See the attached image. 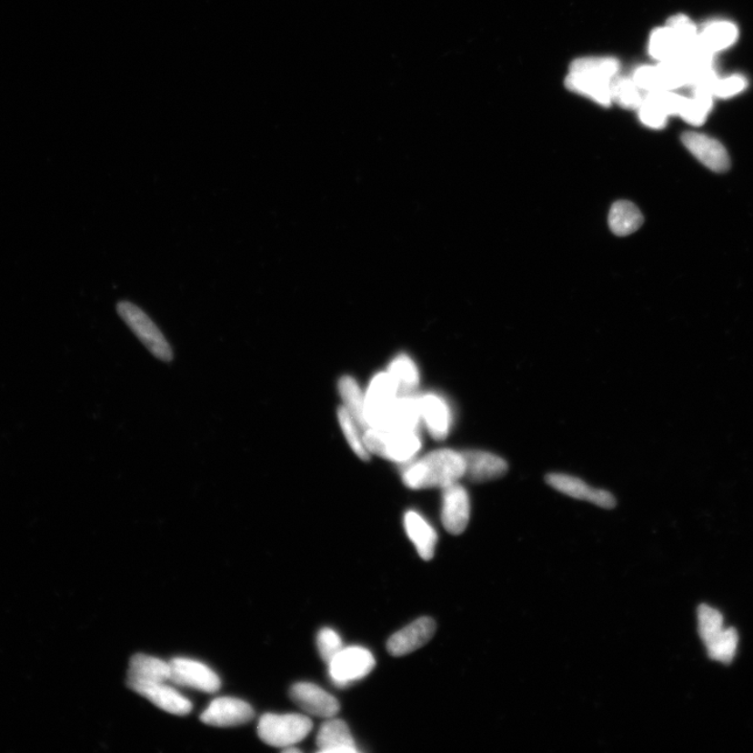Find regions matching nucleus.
<instances>
[{"instance_id":"4468645a","label":"nucleus","mask_w":753,"mask_h":753,"mask_svg":"<svg viewBox=\"0 0 753 753\" xmlns=\"http://www.w3.org/2000/svg\"><path fill=\"white\" fill-rule=\"evenodd\" d=\"M145 697L158 708L176 716H186L193 708L192 702L166 682L134 683L128 686Z\"/></svg>"},{"instance_id":"7c9ffc66","label":"nucleus","mask_w":753,"mask_h":753,"mask_svg":"<svg viewBox=\"0 0 753 753\" xmlns=\"http://www.w3.org/2000/svg\"><path fill=\"white\" fill-rule=\"evenodd\" d=\"M713 102L703 101L698 97H685L679 115L690 125L700 126L706 122Z\"/></svg>"},{"instance_id":"39448f33","label":"nucleus","mask_w":753,"mask_h":753,"mask_svg":"<svg viewBox=\"0 0 753 753\" xmlns=\"http://www.w3.org/2000/svg\"><path fill=\"white\" fill-rule=\"evenodd\" d=\"M116 311L124 323L130 327L155 357L165 362L173 360V348L169 341L139 306L128 301H123L117 304Z\"/></svg>"},{"instance_id":"4be33fe9","label":"nucleus","mask_w":753,"mask_h":753,"mask_svg":"<svg viewBox=\"0 0 753 753\" xmlns=\"http://www.w3.org/2000/svg\"><path fill=\"white\" fill-rule=\"evenodd\" d=\"M422 420L417 397L399 396L396 401L386 431H417Z\"/></svg>"},{"instance_id":"7ed1b4c3","label":"nucleus","mask_w":753,"mask_h":753,"mask_svg":"<svg viewBox=\"0 0 753 753\" xmlns=\"http://www.w3.org/2000/svg\"><path fill=\"white\" fill-rule=\"evenodd\" d=\"M312 728L310 718L304 715L265 714L257 727V735L272 748H286L303 741Z\"/></svg>"},{"instance_id":"a878e982","label":"nucleus","mask_w":753,"mask_h":753,"mask_svg":"<svg viewBox=\"0 0 753 753\" xmlns=\"http://www.w3.org/2000/svg\"><path fill=\"white\" fill-rule=\"evenodd\" d=\"M737 38L738 29L728 21L709 24L699 34L700 44L711 54L723 51L734 45Z\"/></svg>"},{"instance_id":"423d86ee","label":"nucleus","mask_w":753,"mask_h":753,"mask_svg":"<svg viewBox=\"0 0 753 753\" xmlns=\"http://www.w3.org/2000/svg\"><path fill=\"white\" fill-rule=\"evenodd\" d=\"M399 397L392 376L376 374L369 383L365 400V417L368 428L386 431L390 415Z\"/></svg>"},{"instance_id":"20e7f679","label":"nucleus","mask_w":753,"mask_h":753,"mask_svg":"<svg viewBox=\"0 0 753 753\" xmlns=\"http://www.w3.org/2000/svg\"><path fill=\"white\" fill-rule=\"evenodd\" d=\"M362 437L371 455L397 463L408 462L422 447L417 431H382L368 428Z\"/></svg>"},{"instance_id":"2eb2a0df","label":"nucleus","mask_w":753,"mask_h":753,"mask_svg":"<svg viewBox=\"0 0 753 753\" xmlns=\"http://www.w3.org/2000/svg\"><path fill=\"white\" fill-rule=\"evenodd\" d=\"M546 479L550 487L569 497L589 501L604 508H613L617 506V500L610 492L595 489L580 478L563 473H552L548 474Z\"/></svg>"},{"instance_id":"2f4dec72","label":"nucleus","mask_w":753,"mask_h":753,"mask_svg":"<svg viewBox=\"0 0 753 753\" xmlns=\"http://www.w3.org/2000/svg\"><path fill=\"white\" fill-rule=\"evenodd\" d=\"M317 648L320 658H322L326 664L329 666L334 658L336 657V655L343 650L345 647L343 640H341V638L336 631H334L331 628H324V629L318 632Z\"/></svg>"},{"instance_id":"dca6fc26","label":"nucleus","mask_w":753,"mask_h":753,"mask_svg":"<svg viewBox=\"0 0 753 753\" xmlns=\"http://www.w3.org/2000/svg\"><path fill=\"white\" fill-rule=\"evenodd\" d=\"M462 453L465 460V476L473 483H486L505 477L508 466L504 458L493 453L480 450H466Z\"/></svg>"},{"instance_id":"412c9836","label":"nucleus","mask_w":753,"mask_h":753,"mask_svg":"<svg viewBox=\"0 0 753 753\" xmlns=\"http://www.w3.org/2000/svg\"><path fill=\"white\" fill-rule=\"evenodd\" d=\"M686 46L678 35L669 26L655 30L648 44L651 57L660 62L681 58Z\"/></svg>"},{"instance_id":"473e14b6","label":"nucleus","mask_w":753,"mask_h":753,"mask_svg":"<svg viewBox=\"0 0 753 753\" xmlns=\"http://www.w3.org/2000/svg\"><path fill=\"white\" fill-rule=\"evenodd\" d=\"M667 25L671 27V29H673L682 40L683 45L686 46L685 54L690 47H693L699 39V34L697 33L693 21L686 15H676L669 18Z\"/></svg>"},{"instance_id":"0eeeda50","label":"nucleus","mask_w":753,"mask_h":753,"mask_svg":"<svg viewBox=\"0 0 753 753\" xmlns=\"http://www.w3.org/2000/svg\"><path fill=\"white\" fill-rule=\"evenodd\" d=\"M373 654L362 647L344 648L329 664L332 680L339 687L365 678L373 671Z\"/></svg>"},{"instance_id":"9b49d317","label":"nucleus","mask_w":753,"mask_h":753,"mask_svg":"<svg viewBox=\"0 0 753 753\" xmlns=\"http://www.w3.org/2000/svg\"><path fill=\"white\" fill-rule=\"evenodd\" d=\"M681 141L686 148L709 170L716 173L729 170L730 158L728 153L717 139L688 131L682 135Z\"/></svg>"},{"instance_id":"c756f323","label":"nucleus","mask_w":753,"mask_h":753,"mask_svg":"<svg viewBox=\"0 0 753 753\" xmlns=\"http://www.w3.org/2000/svg\"><path fill=\"white\" fill-rule=\"evenodd\" d=\"M699 634L708 645L724 631L723 617L719 611H717L708 605H701L698 609Z\"/></svg>"},{"instance_id":"393cba45","label":"nucleus","mask_w":753,"mask_h":753,"mask_svg":"<svg viewBox=\"0 0 753 753\" xmlns=\"http://www.w3.org/2000/svg\"><path fill=\"white\" fill-rule=\"evenodd\" d=\"M387 373L392 376L399 396H409L420 383L418 369L407 355L397 356L389 365Z\"/></svg>"},{"instance_id":"c85d7f7f","label":"nucleus","mask_w":753,"mask_h":753,"mask_svg":"<svg viewBox=\"0 0 753 753\" xmlns=\"http://www.w3.org/2000/svg\"><path fill=\"white\" fill-rule=\"evenodd\" d=\"M738 645V633L732 628L724 629L721 636L707 645L709 658L729 664L735 658Z\"/></svg>"},{"instance_id":"5701e85b","label":"nucleus","mask_w":753,"mask_h":753,"mask_svg":"<svg viewBox=\"0 0 753 753\" xmlns=\"http://www.w3.org/2000/svg\"><path fill=\"white\" fill-rule=\"evenodd\" d=\"M643 223V215L630 201H617L610 209L609 226L617 236H625L636 233Z\"/></svg>"},{"instance_id":"aec40b11","label":"nucleus","mask_w":753,"mask_h":753,"mask_svg":"<svg viewBox=\"0 0 753 753\" xmlns=\"http://www.w3.org/2000/svg\"><path fill=\"white\" fill-rule=\"evenodd\" d=\"M404 526L411 542L415 544L418 555L425 561L434 557L437 542L435 528L420 514L409 511L404 517Z\"/></svg>"},{"instance_id":"f704fd0d","label":"nucleus","mask_w":753,"mask_h":753,"mask_svg":"<svg viewBox=\"0 0 753 753\" xmlns=\"http://www.w3.org/2000/svg\"><path fill=\"white\" fill-rule=\"evenodd\" d=\"M746 87V81L742 76H729V78L718 80L714 87V95L723 97L734 96L740 94Z\"/></svg>"},{"instance_id":"bb28decb","label":"nucleus","mask_w":753,"mask_h":753,"mask_svg":"<svg viewBox=\"0 0 753 753\" xmlns=\"http://www.w3.org/2000/svg\"><path fill=\"white\" fill-rule=\"evenodd\" d=\"M337 417L340 428L343 430L346 441L355 455L364 460V462H368L371 459V453L366 447L364 437L360 434L361 429L358 424L355 422L352 416L347 413V410L344 407L338 408Z\"/></svg>"},{"instance_id":"1a4fd4ad","label":"nucleus","mask_w":753,"mask_h":753,"mask_svg":"<svg viewBox=\"0 0 753 753\" xmlns=\"http://www.w3.org/2000/svg\"><path fill=\"white\" fill-rule=\"evenodd\" d=\"M255 718V710L246 701L220 697L209 704L200 720L209 727L233 728L244 725Z\"/></svg>"},{"instance_id":"72a5a7b5","label":"nucleus","mask_w":753,"mask_h":753,"mask_svg":"<svg viewBox=\"0 0 753 753\" xmlns=\"http://www.w3.org/2000/svg\"><path fill=\"white\" fill-rule=\"evenodd\" d=\"M639 110V120L647 127L652 129L664 128L668 122V115L657 105L644 97Z\"/></svg>"},{"instance_id":"6e6552de","label":"nucleus","mask_w":753,"mask_h":753,"mask_svg":"<svg viewBox=\"0 0 753 753\" xmlns=\"http://www.w3.org/2000/svg\"><path fill=\"white\" fill-rule=\"evenodd\" d=\"M170 680L174 685L191 688L201 692L217 693L221 687L219 676L211 668L197 660L173 658Z\"/></svg>"},{"instance_id":"a211bd4d","label":"nucleus","mask_w":753,"mask_h":753,"mask_svg":"<svg viewBox=\"0 0 753 753\" xmlns=\"http://www.w3.org/2000/svg\"><path fill=\"white\" fill-rule=\"evenodd\" d=\"M318 752L325 753H355L357 752L350 728L343 720L333 719L326 721L316 737Z\"/></svg>"},{"instance_id":"f8f14e48","label":"nucleus","mask_w":753,"mask_h":753,"mask_svg":"<svg viewBox=\"0 0 753 753\" xmlns=\"http://www.w3.org/2000/svg\"><path fill=\"white\" fill-rule=\"evenodd\" d=\"M470 520V499L468 492L458 483L443 489L442 522L452 535L465 532Z\"/></svg>"},{"instance_id":"6ab92c4d","label":"nucleus","mask_w":753,"mask_h":753,"mask_svg":"<svg viewBox=\"0 0 753 753\" xmlns=\"http://www.w3.org/2000/svg\"><path fill=\"white\" fill-rule=\"evenodd\" d=\"M171 668L169 662L149 657L145 654H136L129 662L128 686L134 683L166 682L170 680Z\"/></svg>"},{"instance_id":"9d476101","label":"nucleus","mask_w":753,"mask_h":753,"mask_svg":"<svg viewBox=\"0 0 753 753\" xmlns=\"http://www.w3.org/2000/svg\"><path fill=\"white\" fill-rule=\"evenodd\" d=\"M293 702L306 714L330 719L338 714L340 704L335 697L310 682H299L290 689Z\"/></svg>"},{"instance_id":"cd10ccee","label":"nucleus","mask_w":753,"mask_h":753,"mask_svg":"<svg viewBox=\"0 0 753 753\" xmlns=\"http://www.w3.org/2000/svg\"><path fill=\"white\" fill-rule=\"evenodd\" d=\"M639 89L633 79H615L612 83V100L623 108L638 109L644 101Z\"/></svg>"},{"instance_id":"ddd939ff","label":"nucleus","mask_w":753,"mask_h":753,"mask_svg":"<svg viewBox=\"0 0 753 753\" xmlns=\"http://www.w3.org/2000/svg\"><path fill=\"white\" fill-rule=\"evenodd\" d=\"M437 625L430 617H421L397 631L387 641V651L395 658L406 657L427 645L434 638Z\"/></svg>"},{"instance_id":"f03ea898","label":"nucleus","mask_w":753,"mask_h":753,"mask_svg":"<svg viewBox=\"0 0 753 753\" xmlns=\"http://www.w3.org/2000/svg\"><path fill=\"white\" fill-rule=\"evenodd\" d=\"M619 62L610 57L581 58L573 62L565 85L571 92L590 97L602 106L612 103V83Z\"/></svg>"},{"instance_id":"f3484780","label":"nucleus","mask_w":753,"mask_h":753,"mask_svg":"<svg viewBox=\"0 0 753 753\" xmlns=\"http://www.w3.org/2000/svg\"><path fill=\"white\" fill-rule=\"evenodd\" d=\"M421 418L427 425L429 435L436 441L447 437L450 428V410L445 401L436 395L417 397Z\"/></svg>"},{"instance_id":"b1692460","label":"nucleus","mask_w":753,"mask_h":753,"mask_svg":"<svg viewBox=\"0 0 753 753\" xmlns=\"http://www.w3.org/2000/svg\"><path fill=\"white\" fill-rule=\"evenodd\" d=\"M338 390L341 399H343L344 407L347 413L352 416L355 422L362 431L368 429V425L365 417V400L366 396L362 394L358 383L350 376H341L338 381Z\"/></svg>"},{"instance_id":"f257e3e1","label":"nucleus","mask_w":753,"mask_h":753,"mask_svg":"<svg viewBox=\"0 0 753 753\" xmlns=\"http://www.w3.org/2000/svg\"><path fill=\"white\" fill-rule=\"evenodd\" d=\"M465 476V460L462 453L451 449H439L417 459L404 470V485L413 490L444 487L458 483Z\"/></svg>"}]
</instances>
